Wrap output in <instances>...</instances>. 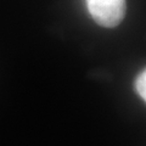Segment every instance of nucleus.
<instances>
[{"instance_id":"2","label":"nucleus","mask_w":146,"mask_h":146,"mask_svg":"<svg viewBox=\"0 0 146 146\" xmlns=\"http://www.w3.org/2000/svg\"><path fill=\"white\" fill-rule=\"evenodd\" d=\"M134 88L139 98L146 104V67L139 72L134 82Z\"/></svg>"},{"instance_id":"1","label":"nucleus","mask_w":146,"mask_h":146,"mask_svg":"<svg viewBox=\"0 0 146 146\" xmlns=\"http://www.w3.org/2000/svg\"><path fill=\"white\" fill-rule=\"evenodd\" d=\"M91 18L105 28H113L124 18L125 0H86Z\"/></svg>"}]
</instances>
